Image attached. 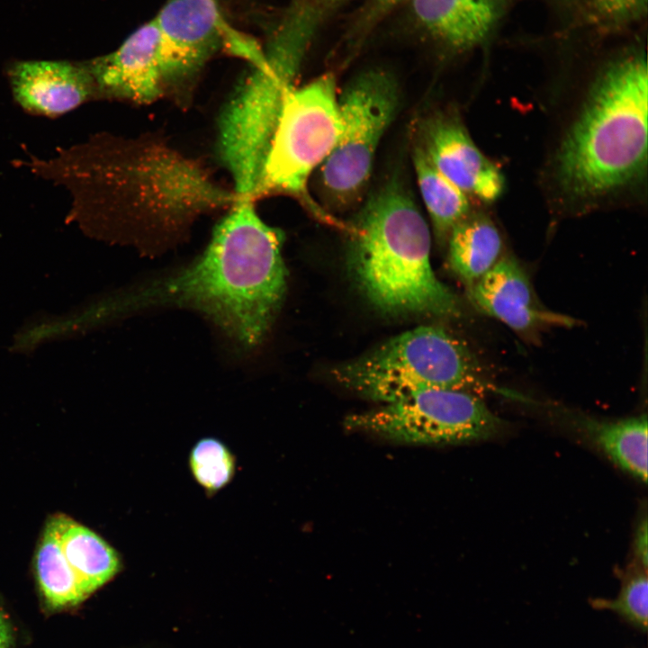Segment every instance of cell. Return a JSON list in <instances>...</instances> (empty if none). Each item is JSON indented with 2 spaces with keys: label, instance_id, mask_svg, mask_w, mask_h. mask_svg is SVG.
I'll use <instances>...</instances> for the list:
<instances>
[{
  "label": "cell",
  "instance_id": "obj_1",
  "mask_svg": "<svg viewBox=\"0 0 648 648\" xmlns=\"http://www.w3.org/2000/svg\"><path fill=\"white\" fill-rule=\"evenodd\" d=\"M281 230L266 224L252 202L236 201L199 258L174 274L133 288L122 312L161 306L200 311L244 350L265 338L285 296Z\"/></svg>",
  "mask_w": 648,
  "mask_h": 648
},
{
  "label": "cell",
  "instance_id": "obj_2",
  "mask_svg": "<svg viewBox=\"0 0 648 648\" xmlns=\"http://www.w3.org/2000/svg\"><path fill=\"white\" fill-rule=\"evenodd\" d=\"M348 231L350 274L374 308L396 316L460 314L457 296L433 271L429 228L396 179L367 199Z\"/></svg>",
  "mask_w": 648,
  "mask_h": 648
},
{
  "label": "cell",
  "instance_id": "obj_3",
  "mask_svg": "<svg viewBox=\"0 0 648 648\" xmlns=\"http://www.w3.org/2000/svg\"><path fill=\"white\" fill-rule=\"evenodd\" d=\"M647 117L645 56L632 55L606 68L558 151L562 189L590 199L639 178L647 164Z\"/></svg>",
  "mask_w": 648,
  "mask_h": 648
},
{
  "label": "cell",
  "instance_id": "obj_4",
  "mask_svg": "<svg viewBox=\"0 0 648 648\" xmlns=\"http://www.w3.org/2000/svg\"><path fill=\"white\" fill-rule=\"evenodd\" d=\"M314 14L289 18L266 54V61L237 88L218 122V152L230 173L238 201H251L260 180L285 94L294 87Z\"/></svg>",
  "mask_w": 648,
  "mask_h": 648
},
{
  "label": "cell",
  "instance_id": "obj_5",
  "mask_svg": "<svg viewBox=\"0 0 648 648\" xmlns=\"http://www.w3.org/2000/svg\"><path fill=\"white\" fill-rule=\"evenodd\" d=\"M332 374L346 389L385 404L437 389L505 393L466 345L434 326L401 333L338 364Z\"/></svg>",
  "mask_w": 648,
  "mask_h": 648
},
{
  "label": "cell",
  "instance_id": "obj_6",
  "mask_svg": "<svg viewBox=\"0 0 648 648\" xmlns=\"http://www.w3.org/2000/svg\"><path fill=\"white\" fill-rule=\"evenodd\" d=\"M341 131L336 80L324 74L284 96L264 163L256 197L292 195L312 212L328 219L310 198L307 183L333 150Z\"/></svg>",
  "mask_w": 648,
  "mask_h": 648
},
{
  "label": "cell",
  "instance_id": "obj_7",
  "mask_svg": "<svg viewBox=\"0 0 648 648\" xmlns=\"http://www.w3.org/2000/svg\"><path fill=\"white\" fill-rule=\"evenodd\" d=\"M398 104L396 80L382 69L362 72L344 88L338 98L341 131L320 173L322 194L331 207L347 209L361 201Z\"/></svg>",
  "mask_w": 648,
  "mask_h": 648
},
{
  "label": "cell",
  "instance_id": "obj_8",
  "mask_svg": "<svg viewBox=\"0 0 648 648\" xmlns=\"http://www.w3.org/2000/svg\"><path fill=\"white\" fill-rule=\"evenodd\" d=\"M346 426L401 444L447 446L490 438L503 421L476 394L437 389L353 414Z\"/></svg>",
  "mask_w": 648,
  "mask_h": 648
},
{
  "label": "cell",
  "instance_id": "obj_9",
  "mask_svg": "<svg viewBox=\"0 0 648 648\" xmlns=\"http://www.w3.org/2000/svg\"><path fill=\"white\" fill-rule=\"evenodd\" d=\"M154 20L164 85L187 79L220 47L254 67L266 61L254 39L225 21L216 0H168Z\"/></svg>",
  "mask_w": 648,
  "mask_h": 648
},
{
  "label": "cell",
  "instance_id": "obj_10",
  "mask_svg": "<svg viewBox=\"0 0 648 648\" xmlns=\"http://www.w3.org/2000/svg\"><path fill=\"white\" fill-rule=\"evenodd\" d=\"M468 292L479 311L532 341L547 329L571 328L577 323L539 301L525 269L510 256H502Z\"/></svg>",
  "mask_w": 648,
  "mask_h": 648
},
{
  "label": "cell",
  "instance_id": "obj_11",
  "mask_svg": "<svg viewBox=\"0 0 648 648\" xmlns=\"http://www.w3.org/2000/svg\"><path fill=\"white\" fill-rule=\"evenodd\" d=\"M418 146L429 161L465 194L497 200L504 189L501 171L477 148L454 116L434 115L420 127Z\"/></svg>",
  "mask_w": 648,
  "mask_h": 648
},
{
  "label": "cell",
  "instance_id": "obj_12",
  "mask_svg": "<svg viewBox=\"0 0 648 648\" xmlns=\"http://www.w3.org/2000/svg\"><path fill=\"white\" fill-rule=\"evenodd\" d=\"M143 199L170 214H187L236 201L191 161L168 151L150 152L131 169Z\"/></svg>",
  "mask_w": 648,
  "mask_h": 648
},
{
  "label": "cell",
  "instance_id": "obj_13",
  "mask_svg": "<svg viewBox=\"0 0 648 648\" xmlns=\"http://www.w3.org/2000/svg\"><path fill=\"white\" fill-rule=\"evenodd\" d=\"M96 95L150 103L162 93L160 39L155 20L131 33L114 52L86 65Z\"/></svg>",
  "mask_w": 648,
  "mask_h": 648
},
{
  "label": "cell",
  "instance_id": "obj_14",
  "mask_svg": "<svg viewBox=\"0 0 648 648\" xmlns=\"http://www.w3.org/2000/svg\"><path fill=\"white\" fill-rule=\"evenodd\" d=\"M8 78L14 99L32 114L59 116L97 96L86 65L20 61L9 68Z\"/></svg>",
  "mask_w": 648,
  "mask_h": 648
},
{
  "label": "cell",
  "instance_id": "obj_15",
  "mask_svg": "<svg viewBox=\"0 0 648 648\" xmlns=\"http://www.w3.org/2000/svg\"><path fill=\"white\" fill-rule=\"evenodd\" d=\"M506 7L507 0H412L413 13L421 25L459 50L485 40Z\"/></svg>",
  "mask_w": 648,
  "mask_h": 648
},
{
  "label": "cell",
  "instance_id": "obj_16",
  "mask_svg": "<svg viewBox=\"0 0 648 648\" xmlns=\"http://www.w3.org/2000/svg\"><path fill=\"white\" fill-rule=\"evenodd\" d=\"M55 518L63 554L87 598L119 572L120 555L91 529L66 515L58 514Z\"/></svg>",
  "mask_w": 648,
  "mask_h": 648
},
{
  "label": "cell",
  "instance_id": "obj_17",
  "mask_svg": "<svg viewBox=\"0 0 648 648\" xmlns=\"http://www.w3.org/2000/svg\"><path fill=\"white\" fill-rule=\"evenodd\" d=\"M447 241L450 268L468 288L502 257L500 233L493 221L482 214H468L460 220Z\"/></svg>",
  "mask_w": 648,
  "mask_h": 648
},
{
  "label": "cell",
  "instance_id": "obj_18",
  "mask_svg": "<svg viewBox=\"0 0 648 648\" xmlns=\"http://www.w3.org/2000/svg\"><path fill=\"white\" fill-rule=\"evenodd\" d=\"M38 586L50 610H62L83 602L77 580L63 554L55 516L44 528L35 555Z\"/></svg>",
  "mask_w": 648,
  "mask_h": 648
},
{
  "label": "cell",
  "instance_id": "obj_19",
  "mask_svg": "<svg viewBox=\"0 0 648 648\" xmlns=\"http://www.w3.org/2000/svg\"><path fill=\"white\" fill-rule=\"evenodd\" d=\"M412 159L434 232L436 238L444 242L452 229L469 214L467 194L438 171L418 145L413 149Z\"/></svg>",
  "mask_w": 648,
  "mask_h": 648
},
{
  "label": "cell",
  "instance_id": "obj_20",
  "mask_svg": "<svg viewBox=\"0 0 648 648\" xmlns=\"http://www.w3.org/2000/svg\"><path fill=\"white\" fill-rule=\"evenodd\" d=\"M597 445L619 468L647 482V416L589 424Z\"/></svg>",
  "mask_w": 648,
  "mask_h": 648
},
{
  "label": "cell",
  "instance_id": "obj_21",
  "mask_svg": "<svg viewBox=\"0 0 648 648\" xmlns=\"http://www.w3.org/2000/svg\"><path fill=\"white\" fill-rule=\"evenodd\" d=\"M195 482L212 496L226 487L236 472V459L229 447L213 437L200 439L191 449L188 458Z\"/></svg>",
  "mask_w": 648,
  "mask_h": 648
},
{
  "label": "cell",
  "instance_id": "obj_22",
  "mask_svg": "<svg viewBox=\"0 0 648 648\" xmlns=\"http://www.w3.org/2000/svg\"><path fill=\"white\" fill-rule=\"evenodd\" d=\"M592 606L608 609L641 631L647 630L648 580L647 570L641 568L626 577L615 599H596Z\"/></svg>",
  "mask_w": 648,
  "mask_h": 648
},
{
  "label": "cell",
  "instance_id": "obj_23",
  "mask_svg": "<svg viewBox=\"0 0 648 648\" xmlns=\"http://www.w3.org/2000/svg\"><path fill=\"white\" fill-rule=\"evenodd\" d=\"M596 12L611 22L636 19L646 12L647 0H590Z\"/></svg>",
  "mask_w": 648,
  "mask_h": 648
},
{
  "label": "cell",
  "instance_id": "obj_24",
  "mask_svg": "<svg viewBox=\"0 0 648 648\" xmlns=\"http://www.w3.org/2000/svg\"><path fill=\"white\" fill-rule=\"evenodd\" d=\"M647 519L644 518L638 526L634 537V553L641 563V567L647 570L648 551H647Z\"/></svg>",
  "mask_w": 648,
  "mask_h": 648
},
{
  "label": "cell",
  "instance_id": "obj_25",
  "mask_svg": "<svg viewBox=\"0 0 648 648\" xmlns=\"http://www.w3.org/2000/svg\"><path fill=\"white\" fill-rule=\"evenodd\" d=\"M13 632L9 620L0 609V648L13 647Z\"/></svg>",
  "mask_w": 648,
  "mask_h": 648
},
{
  "label": "cell",
  "instance_id": "obj_26",
  "mask_svg": "<svg viewBox=\"0 0 648 648\" xmlns=\"http://www.w3.org/2000/svg\"><path fill=\"white\" fill-rule=\"evenodd\" d=\"M383 1H384L386 4H390V3H397V2L400 1V0H383Z\"/></svg>",
  "mask_w": 648,
  "mask_h": 648
}]
</instances>
